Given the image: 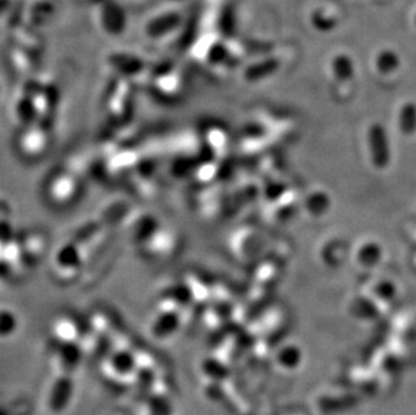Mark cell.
Listing matches in <instances>:
<instances>
[{
  "label": "cell",
  "instance_id": "1",
  "mask_svg": "<svg viewBox=\"0 0 416 415\" xmlns=\"http://www.w3.org/2000/svg\"><path fill=\"white\" fill-rule=\"evenodd\" d=\"M100 20L103 29L110 36H119L126 30L127 14L116 0H106L101 3Z\"/></svg>",
  "mask_w": 416,
  "mask_h": 415
},
{
  "label": "cell",
  "instance_id": "5",
  "mask_svg": "<svg viewBox=\"0 0 416 415\" xmlns=\"http://www.w3.org/2000/svg\"><path fill=\"white\" fill-rule=\"evenodd\" d=\"M110 64L126 74H134L143 69V61L136 55L115 53L110 55Z\"/></svg>",
  "mask_w": 416,
  "mask_h": 415
},
{
  "label": "cell",
  "instance_id": "7",
  "mask_svg": "<svg viewBox=\"0 0 416 415\" xmlns=\"http://www.w3.org/2000/svg\"><path fill=\"white\" fill-rule=\"evenodd\" d=\"M92 1H100V3H103V1H106V0H92Z\"/></svg>",
  "mask_w": 416,
  "mask_h": 415
},
{
  "label": "cell",
  "instance_id": "4",
  "mask_svg": "<svg viewBox=\"0 0 416 415\" xmlns=\"http://www.w3.org/2000/svg\"><path fill=\"white\" fill-rule=\"evenodd\" d=\"M55 14V4L50 0H33L26 8L24 15L31 26H42Z\"/></svg>",
  "mask_w": 416,
  "mask_h": 415
},
{
  "label": "cell",
  "instance_id": "6",
  "mask_svg": "<svg viewBox=\"0 0 416 415\" xmlns=\"http://www.w3.org/2000/svg\"><path fill=\"white\" fill-rule=\"evenodd\" d=\"M13 6H14L13 0H0V17L4 15L6 13H10Z\"/></svg>",
  "mask_w": 416,
  "mask_h": 415
},
{
  "label": "cell",
  "instance_id": "3",
  "mask_svg": "<svg viewBox=\"0 0 416 415\" xmlns=\"http://www.w3.org/2000/svg\"><path fill=\"white\" fill-rule=\"evenodd\" d=\"M14 41L17 42L18 48L24 50L30 55H39L42 53L43 43L42 39L38 36L36 30L31 24H19L13 29Z\"/></svg>",
  "mask_w": 416,
  "mask_h": 415
},
{
  "label": "cell",
  "instance_id": "2",
  "mask_svg": "<svg viewBox=\"0 0 416 415\" xmlns=\"http://www.w3.org/2000/svg\"><path fill=\"white\" fill-rule=\"evenodd\" d=\"M182 17L178 13H164L151 19L145 26V33L151 38H162L174 33L181 26Z\"/></svg>",
  "mask_w": 416,
  "mask_h": 415
}]
</instances>
